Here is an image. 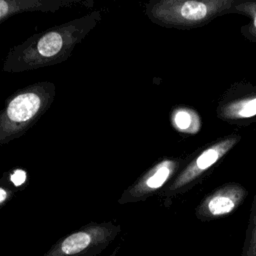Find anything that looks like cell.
Returning <instances> with one entry per match:
<instances>
[{
	"mask_svg": "<svg viewBox=\"0 0 256 256\" xmlns=\"http://www.w3.org/2000/svg\"><path fill=\"white\" fill-rule=\"evenodd\" d=\"M246 196L247 190L240 183H224L202 199L195 209V216L202 222L225 217L233 213Z\"/></svg>",
	"mask_w": 256,
	"mask_h": 256,
	"instance_id": "cell-8",
	"label": "cell"
},
{
	"mask_svg": "<svg viewBox=\"0 0 256 256\" xmlns=\"http://www.w3.org/2000/svg\"><path fill=\"white\" fill-rule=\"evenodd\" d=\"M11 181L15 186H19L22 185L25 181H26V172L21 170V169H17L15 170L12 174H11Z\"/></svg>",
	"mask_w": 256,
	"mask_h": 256,
	"instance_id": "cell-13",
	"label": "cell"
},
{
	"mask_svg": "<svg viewBox=\"0 0 256 256\" xmlns=\"http://www.w3.org/2000/svg\"><path fill=\"white\" fill-rule=\"evenodd\" d=\"M218 119L230 124L246 125L256 120V86L236 82L222 95L216 107Z\"/></svg>",
	"mask_w": 256,
	"mask_h": 256,
	"instance_id": "cell-7",
	"label": "cell"
},
{
	"mask_svg": "<svg viewBox=\"0 0 256 256\" xmlns=\"http://www.w3.org/2000/svg\"><path fill=\"white\" fill-rule=\"evenodd\" d=\"M231 13L242 14L250 19V22L241 27V33L250 41L256 42V2L236 1Z\"/></svg>",
	"mask_w": 256,
	"mask_h": 256,
	"instance_id": "cell-11",
	"label": "cell"
},
{
	"mask_svg": "<svg viewBox=\"0 0 256 256\" xmlns=\"http://www.w3.org/2000/svg\"><path fill=\"white\" fill-rule=\"evenodd\" d=\"M121 232L113 222H91L59 239L42 256H96Z\"/></svg>",
	"mask_w": 256,
	"mask_h": 256,
	"instance_id": "cell-5",
	"label": "cell"
},
{
	"mask_svg": "<svg viewBox=\"0 0 256 256\" xmlns=\"http://www.w3.org/2000/svg\"><path fill=\"white\" fill-rule=\"evenodd\" d=\"M241 256H256V193L251 204L250 216Z\"/></svg>",
	"mask_w": 256,
	"mask_h": 256,
	"instance_id": "cell-12",
	"label": "cell"
},
{
	"mask_svg": "<svg viewBox=\"0 0 256 256\" xmlns=\"http://www.w3.org/2000/svg\"><path fill=\"white\" fill-rule=\"evenodd\" d=\"M92 0H0V23L24 12H56L74 6L91 7Z\"/></svg>",
	"mask_w": 256,
	"mask_h": 256,
	"instance_id": "cell-9",
	"label": "cell"
},
{
	"mask_svg": "<svg viewBox=\"0 0 256 256\" xmlns=\"http://www.w3.org/2000/svg\"><path fill=\"white\" fill-rule=\"evenodd\" d=\"M14 195V192L6 187L0 186V208L4 206Z\"/></svg>",
	"mask_w": 256,
	"mask_h": 256,
	"instance_id": "cell-14",
	"label": "cell"
},
{
	"mask_svg": "<svg viewBox=\"0 0 256 256\" xmlns=\"http://www.w3.org/2000/svg\"><path fill=\"white\" fill-rule=\"evenodd\" d=\"M183 160L180 158H163L142 174L132 185L123 191L119 204L144 201L167 186L180 171Z\"/></svg>",
	"mask_w": 256,
	"mask_h": 256,
	"instance_id": "cell-6",
	"label": "cell"
},
{
	"mask_svg": "<svg viewBox=\"0 0 256 256\" xmlns=\"http://www.w3.org/2000/svg\"><path fill=\"white\" fill-rule=\"evenodd\" d=\"M235 3L236 0H157L146 4L145 14L159 26L188 29L231 13Z\"/></svg>",
	"mask_w": 256,
	"mask_h": 256,
	"instance_id": "cell-3",
	"label": "cell"
},
{
	"mask_svg": "<svg viewBox=\"0 0 256 256\" xmlns=\"http://www.w3.org/2000/svg\"><path fill=\"white\" fill-rule=\"evenodd\" d=\"M101 19V11L95 10L32 35L9 50L3 71L21 73L64 62Z\"/></svg>",
	"mask_w": 256,
	"mask_h": 256,
	"instance_id": "cell-1",
	"label": "cell"
},
{
	"mask_svg": "<svg viewBox=\"0 0 256 256\" xmlns=\"http://www.w3.org/2000/svg\"><path fill=\"white\" fill-rule=\"evenodd\" d=\"M56 88L51 81H40L15 92L0 111V145L21 137L51 107Z\"/></svg>",
	"mask_w": 256,
	"mask_h": 256,
	"instance_id": "cell-2",
	"label": "cell"
},
{
	"mask_svg": "<svg viewBox=\"0 0 256 256\" xmlns=\"http://www.w3.org/2000/svg\"><path fill=\"white\" fill-rule=\"evenodd\" d=\"M240 140L241 135L233 133L207 145L180 169L172 181L162 190L161 195L168 201L175 196L189 191L219 163Z\"/></svg>",
	"mask_w": 256,
	"mask_h": 256,
	"instance_id": "cell-4",
	"label": "cell"
},
{
	"mask_svg": "<svg viewBox=\"0 0 256 256\" xmlns=\"http://www.w3.org/2000/svg\"><path fill=\"white\" fill-rule=\"evenodd\" d=\"M171 124L173 128L183 134H197L202 127V120L199 113L189 107H177L171 113Z\"/></svg>",
	"mask_w": 256,
	"mask_h": 256,
	"instance_id": "cell-10",
	"label": "cell"
}]
</instances>
